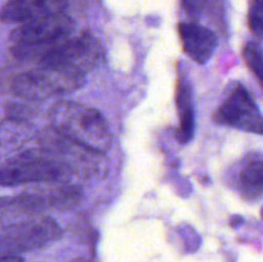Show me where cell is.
<instances>
[{
	"label": "cell",
	"instance_id": "obj_8",
	"mask_svg": "<svg viewBox=\"0 0 263 262\" xmlns=\"http://www.w3.org/2000/svg\"><path fill=\"white\" fill-rule=\"evenodd\" d=\"M215 121L247 133L263 134L262 113L259 112L251 92L241 84H236L218 107Z\"/></svg>",
	"mask_w": 263,
	"mask_h": 262
},
{
	"label": "cell",
	"instance_id": "obj_7",
	"mask_svg": "<svg viewBox=\"0 0 263 262\" xmlns=\"http://www.w3.org/2000/svg\"><path fill=\"white\" fill-rule=\"evenodd\" d=\"M74 22L66 13L20 23L10 32V50H33L73 33Z\"/></svg>",
	"mask_w": 263,
	"mask_h": 262
},
{
	"label": "cell",
	"instance_id": "obj_3",
	"mask_svg": "<svg viewBox=\"0 0 263 262\" xmlns=\"http://www.w3.org/2000/svg\"><path fill=\"white\" fill-rule=\"evenodd\" d=\"M23 63H44L63 66L87 73L103 61V48L89 33L64 36L49 45L33 50H10Z\"/></svg>",
	"mask_w": 263,
	"mask_h": 262
},
{
	"label": "cell",
	"instance_id": "obj_14",
	"mask_svg": "<svg viewBox=\"0 0 263 262\" xmlns=\"http://www.w3.org/2000/svg\"><path fill=\"white\" fill-rule=\"evenodd\" d=\"M177 108L180 115V127L177 138L181 143H187L194 136V108L192 103V92L190 86L184 79L180 80L177 86Z\"/></svg>",
	"mask_w": 263,
	"mask_h": 262
},
{
	"label": "cell",
	"instance_id": "obj_4",
	"mask_svg": "<svg viewBox=\"0 0 263 262\" xmlns=\"http://www.w3.org/2000/svg\"><path fill=\"white\" fill-rule=\"evenodd\" d=\"M69 172L46 149L25 151L0 164V186L66 181Z\"/></svg>",
	"mask_w": 263,
	"mask_h": 262
},
{
	"label": "cell",
	"instance_id": "obj_9",
	"mask_svg": "<svg viewBox=\"0 0 263 262\" xmlns=\"http://www.w3.org/2000/svg\"><path fill=\"white\" fill-rule=\"evenodd\" d=\"M68 0H8L0 9V21L23 23L64 13Z\"/></svg>",
	"mask_w": 263,
	"mask_h": 262
},
{
	"label": "cell",
	"instance_id": "obj_5",
	"mask_svg": "<svg viewBox=\"0 0 263 262\" xmlns=\"http://www.w3.org/2000/svg\"><path fill=\"white\" fill-rule=\"evenodd\" d=\"M62 236L61 226L49 216H35L3 230L0 234V254L20 256L43 248Z\"/></svg>",
	"mask_w": 263,
	"mask_h": 262
},
{
	"label": "cell",
	"instance_id": "obj_17",
	"mask_svg": "<svg viewBox=\"0 0 263 262\" xmlns=\"http://www.w3.org/2000/svg\"><path fill=\"white\" fill-rule=\"evenodd\" d=\"M207 0H182V5L189 13H198L204 7Z\"/></svg>",
	"mask_w": 263,
	"mask_h": 262
},
{
	"label": "cell",
	"instance_id": "obj_13",
	"mask_svg": "<svg viewBox=\"0 0 263 262\" xmlns=\"http://www.w3.org/2000/svg\"><path fill=\"white\" fill-rule=\"evenodd\" d=\"M236 186L249 200L263 197V154H249L241 162L236 175Z\"/></svg>",
	"mask_w": 263,
	"mask_h": 262
},
{
	"label": "cell",
	"instance_id": "obj_2",
	"mask_svg": "<svg viewBox=\"0 0 263 262\" xmlns=\"http://www.w3.org/2000/svg\"><path fill=\"white\" fill-rule=\"evenodd\" d=\"M49 117L51 128L77 145L102 154L112 145V134L107 121L95 108L61 100L51 107Z\"/></svg>",
	"mask_w": 263,
	"mask_h": 262
},
{
	"label": "cell",
	"instance_id": "obj_19",
	"mask_svg": "<svg viewBox=\"0 0 263 262\" xmlns=\"http://www.w3.org/2000/svg\"><path fill=\"white\" fill-rule=\"evenodd\" d=\"M71 262H89V261H87V259H85V258H74L73 261H71Z\"/></svg>",
	"mask_w": 263,
	"mask_h": 262
},
{
	"label": "cell",
	"instance_id": "obj_16",
	"mask_svg": "<svg viewBox=\"0 0 263 262\" xmlns=\"http://www.w3.org/2000/svg\"><path fill=\"white\" fill-rule=\"evenodd\" d=\"M248 25L254 35L263 38V0H251Z\"/></svg>",
	"mask_w": 263,
	"mask_h": 262
},
{
	"label": "cell",
	"instance_id": "obj_1",
	"mask_svg": "<svg viewBox=\"0 0 263 262\" xmlns=\"http://www.w3.org/2000/svg\"><path fill=\"white\" fill-rule=\"evenodd\" d=\"M0 71V91L25 100H41L68 94L84 86L86 73L63 66L27 63Z\"/></svg>",
	"mask_w": 263,
	"mask_h": 262
},
{
	"label": "cell",
	"instance_id": "obj_10",
	"mask_svg": "<svg viewBox=\"0 0 263 262\" xmlns=\"http://www.w3.org/2000/svg\"><path fill=\"white\" fill-rule=\"evenodd\" d=\"M44 211L45 205L35 189L14 197H0V230L39 216Z\"/></svg>",
	"mask_w": 263,
	"mask_h": 262
},
{
	"label": "cell",
	"instance_id": "obj_18",
	"mask_svg": "<svg viewBox=\"0 0 263 262\" xmlns=\"http://www.w3.org/2000/svg\"><path fill=\"white\" fill-rule=\"evenodd\" d=\"M0 262H22L21 256H0Z\"/></svg>",
	"mask_w": 263,
	"mask_h": 262
},
{
	"label": "cell",
	"instance_id": "obj_20",
	"mask_svg": "<svg viewBox=\"0 0 263 262\" xmlns=\"http://www.w3.org/2000/svg\"><path fill=\"white\" fill-rule=\"evenodd\" d=\"M262 217H263V208H262Z\"/></svg>",
	"mask_w": 263,
	"mask_h": 262
},
{
	"label": "cell",
	"instance_id": "obj_15",
	"mask_svg": "<svg viewBox=\"0 0 263 262\" xmlns=\"http://www.w3.org/2000/svg\"><path fill=\"white\" fill-rule=\"evenodd\" d=\"M243 57L247 67L251 69L259 85L263 86V50L261 45L254 41L247 43V45L244 46Z\"/></svg>",
	"mask_w": 263,
	"mask_h": 262
},
{
	"label": "cell",
	"instance_id": "obj_12",
	"mask_svg": "<svg viewBox=\"0 0 263 262\" xmlns=\"http://www.w3.org/2000/svg\"><path fill=\"white\" fill-rule=\"evenodd\" d=\"M36 136V128L28 121L13 117L0 121V161L22 153L21 151Z\"/></svg>",
	"mask_w": 263,
	"mask_h": 262
},
{
	"label": "cell",
	"instance_id": "obj_6",
	"mask_svg": "<svg viewBox=\"0 0 263 262\" xmlns=\"http://www.w3.org/2000/svg\"><path fill=\"white\" fill-rule=\"evenodd\" d=\"M37 138L40 148L53 153L69 175H76L81 179H91L103 172L104 159L102 158V153L89 151L67 140L51 127L44 130Z\"/></svg>",
	"mask_w": 263,
	"mask_h": 262
},
{
	"label": "cell",
	"instance_id": "obj_11",
	"mask_svg": "<svg viewBox=\"0 0 263 262\" xmlns=\"http://www.w3.org/2000/svg\"><path fill=\"white\" fill-rule=\"evenodd\" d=\"M179 35L185 54L199 64L207 63L217 48L215 33L198 23H180Z\"/></svg>",
	"mask_w": 263,
	"mask_h": 262
}]
</instances>
